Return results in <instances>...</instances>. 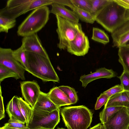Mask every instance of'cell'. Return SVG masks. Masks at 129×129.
<instances>
[{
	"label": "cell",
	"instance_id": "5bb4252c",
	"mask_svg": "<svg viewBox=\"0 0 129 129\" xmlns=\"http://www.w3.org/2000/svg\"><path fill=\"white\" fill-rule=\"evenodd\" d=\"M117 75V73L112 69L102 68L97 69L94 73L82 76L80 81L82 83V86L85 88L89 83L95 80L103 78L111 79Z\"/></svg>",
	"mask_w": 129,
	"mask_h": 129
},
{
	"label": "cell",
	"instance_id": "2e32d148",
	"mask_svg": "<svg viewBox=\"0 0 129 129\" xmlns=\"http://www.w3.org/2000/svg\"><path fill=\"white\" fill-rule=\"evenodd\" d=\"M59 108L50 100L47 93L41 91L33 110L51 112Z\"/></svg>",
	"mask_w": 129,
	"mask_h": 129
},
{
	"label": "cell",
	"instance_id": "603a6c76",
	"mask_svg": "<svg viewBox=\"0 0 129 129\" xmlns=\"http://www.w3.org/2000/svg\"><path fill=\"white\" fill-rule=\"evenodd\" d=\"M123 107L121 106H111L104 108L99 114L101 123L103 124L106 123L114 113Z\"/></svg>",
	"mask_w": 129,
	"mask_h": 129
},
{
	"label": "cell",
	"instance_id": "7dc6e473",
	"mask_svg": "<svg viewBox=\"0 0 129 129\" xmlns=\"http://www.w3.org/2000/svg\"><path fill=\"white\" fill-rule=\"evenodd\" d=\"M0 129H3L1 127H0Z\"/></svg>",
	"mask_w": 129,
	"mask_h": 129
},
{
	"label": "cell",
	"instance_id": "484cf974",
	"mask_svg": "<svg viewBox=\"0 0 129 129\" xmlns=\"http://www.w3.org/2000/svg\"><path fill=\"white\" fill-rule=\"evenodd\" d=\"M16 19H10L0 16V32L8 33L9 29L16 25Z\"/></svg>",
	"mask_w": 129,
	"mask_h": 129
},
{
	"label": "cell",
	"instance_id": "5b68a950",
	"mask_svg": "<svg viewBox=\"0 0 129 129\" xmlns=\"http://www.w3.org/2000/svg\"><path fill=\"white\" fill-rule=\"evenodd\" d=\"M56 17L57 26L56 31L59 41L57 46L61 50H65L75 39L78 32L82 29L81 25L58 16Z\"/></svg>",
	"mask_w": 129,
	"mask_h": 129
},
{
	"label": "cell",
	"instance_id": "1f68e13d",
	"mask_svg": "<svg viewBox=\"0 0 129 129\" xmlns=\"http://www.w3.org/2000/svg\"><path fill=\"white\" fill-rule=\"evenodd\" d=\"M117 77L120 80L124 91H129V74L123 71L121 75Z\"/></svg>",
	"mask_w": 129,
	"mask_h": 129
},
{
	"label": "cell",
	"instance_id": "8992f818",
	"mask_svg": "<svg viewBox=\"0 0 129 129\" xmlns=\"http://www.w3.org/2000/svg\"><path fill=\"white\" fill-rule=\"evenodd\" d=\"M59 108L51 112L33 110L31 118L26 126L29 129L41 127L54 129L60 121Z\"/></svg>",
	"mask_w": 129,
	"mask_h": 129
},
{
	"label": "cell",
	"instance_id": "4fadbf2b",
	"mask_svg": "<svg viewBox=\"0 0 129 129\" xmlns=\"http://www.w3.org/2000/svg\"><path fill=\"white\" fill-rule=\"evenodd\" d=\"M111 33L113 47L119 48L125 45L129 41V20L116 27Z\"/></svg>",
	"mask_w": 129,
	"mask_h": 129
},
{
	"label": "cell",
	"instance_id": "d4e9b609",
	"mask_svg": "<svg viewBox=\"0 0 129 129\" xmlns=\"http://www.w3.org/2000/svg\"><path fill=\"white\" fill-rule=\"evenodd\" d=\"M91 39L94 41L106 44L109 42V38L104 31L99 28L93 27Z\"/></svg>",
	"mask_w": 129,
	"mask_h": 129
},
{
	"label": "cell",
	"instance_id": "83f0119b",
	"mask_svg": "<svg viewBox=\"0 0 129 129\" xmlns=\"http://www.w3.org/2000/svg\"><path fill=\"white\" fill-rule=\"evenodd\" d=\"M58 87L67 95L72 104L76 103L78 100V97L76 91L73 88L66 86H61Z\"/></svg>",
	"mask_w": 129,
	"mask_h": 129
},
{
	"label": "cell",
	"instance_id": "ffe728a7",
	"mask_svg": "<svg viewBox=\"0 0 129 129\" xmlns=\"http://www.w3.org/2000/svg\"><path fill=\"white\" fill-rule=\"evenodd\" d=\"M119 48V61L122 66L123 71L129 74V46L124 45Z\"/></svg>",
	"mask_w": 129,
	"mask_h": 129
},
{
	"label": "cell",
	"instance_id": "ab89813d",
	"mask_svg": "<svg viewBox=\"0 0 129 129\" xmlns=\"http://www.w3.org/2000/svg\"><path fill=\"white\" fill-rule=\"evenodd\" d=\"M125 20H129V10H126L125 15Z\"/></svg>",
	"mask_w": 129,
	"mask_h": 129
},
{
	"label": "cell",
	"instance_id": "44dd1931",
	"mask_svg": "<svg viewBox=\"0 0 129 129\" xmlns=\"http://www.w3.org/2000/svg\"><path fill=\"white\" fill-rule=\"evenodd\" d=\"M18 99L19 107L25 119L26 125L28 123L31 118L33 110L31 106L21 98L18 97Z\"/></svg>",
	"mask_w": 129,
	"mask_h": 129
},
{
	"label": "cell",
	"instance_id": "4316f807",
	"mask_svg": "<svg viewBox=\"0 0 129 129\" xmlns=\"http://www.w3.org/2000/svg\"><path fill=\"white\" fill-rule=\"evenodd\" d=\"M12 77L16 80L20 79L18 75L14 71L7 67L0 64V83L6 78Z\"/></svg>",
	"mask_w": 129,
	"mask_h": 129
},
{
	"label": "cell",
	"instance_id": "4dcf8cb0",
	"mask_svg": "<svg viewBox=\"0 0 129 129\" xmlns=\"http://www.w3.org/2000/svg\"><path fill=\"white\" fill-rule=\"evenodd\" d=\"M53 3V0H33L30 6L29 11L38 8L51 5Z\"/></svg>",
	"mask_w": 129,
	"mask_h": 129
},
{
	"label": "cell",
	"instance_id": "836d02e7",
	"mask_svg": "<svg viewBox=\"0 0 129 129\" xmlns=\"http://www.w3.org/2000/svg\"><path fill=\"white\" fill-rule=\"evenodd\" d=\"M123 91V87L120 84L114 86L104 91L103 93L106 94L109 98L115 94Z\"/></svg>",
	"mask_w": 129,
	"mask_h": 129
},
{
	"label": "cell",
	"instance_id": "e0dca14e",
	"mask_svg": "<svg viewBox=\"0 0 129 129\" xmlns=\"http://www.w3.org/2000/svg\"><path fill=\"white\" fill-rule=\"evenodd\" d=\"M18 97L15 95L8 103L6 111L10 119H14L26 124L25 119L22 114L19 107Z\"/></svg>",
	"mask_w": 129,
	"mask_h": 129
},
{
	"label": "cell",
	"instance_id": "e575fe53",
	"mask_svg": "<svg viewBox=\"0 0 129 129\" xmlns=\"http://www.w3.org/2000/svg\"><path fill=\"white\" fill-rule=\"evenodd\" d=\"M109 98L106 94L102 93L97 98V100L95 106V109L96 110L100 109L104 105Z\"/></svg>",
	"mask_w": 129,
	"mask_h": 129
},
{
	"label": "cell",
	"instance_id": "c3c4849f",
	"mask_svg": "<svg viewBox=\"0 0 129 129\" xmlns=\"http://www.w3.org/2000/svg\"><path fill=\"white\" fill-rule=\"evenodd\" d=\"M128 129H129V127H128Z\"/></svg>",
	"mask_w": 129,
	"mask_h": 129
},
{
	"label": "cell",
	"instance_id": "60d3db41",
	"mask_svg": "<svg viewBox=\"0 0 129 129\" xmlns=\"http://www.w3.org/2000/svg\"><path fill=\"white\" fill-rule=\"evenodd\" d=\"M1 127L3 129H21L17 128L10 127L5 125Z\"/></svg>",
	"mask_w": 129,
	"mask_h": 129
},
{
	"label": "cell",
	"instance_id": "ac0fdd59",
	"mask_svg": "<svg viewBox=\"0 0 129 129\" xmlns=\"http://www.w3.org/2000/svg\"><path fill=\"white\" fill-rule=\"evenodd\" d=\"M111 106L129 107V91H124L110 97L104 105V108Z\"/></svg>",
	"mask_w": 129,
	"mask_h": 129
},
{
	"label": "cell",
	"instance_id": "ee69618b",
	"mask_svg": "<svg viewBox=\"0 0 129 129\" xmlns=\"http://www.w3.org/2000/svg\"><path fill=\"white\" fill-rule=\"evenodd\" d=\"M125 45L129 46V41L127 42Z\"/></svg>",
	"mask_w": 129,
	"mask_h": 129
},
{
	"label": "cell",
	"instance_id": "f6af8a7d",
	"mask_svg": "<svg viewBox=\"0 0 129 129\" xmlns=\"http://www.w3.org/2000/svg\"><path fill=\"white\" fill-rule=\"evenodd\" d=\"M57 129H66L64 128H59V127H58Z\"/></svg>",
	"mask_w": 129,
	"mask_h": 129
},
{
	"label": "cell",
	"instance_id": "7402d4cb",
	"mask_svg": "<svg viewBox=\"0 0 129 129\" xmlns=\"http://www.w3.org/2000/svg\"><path fill=\"white\" fill-rule=\"evenodd\" d=\"M78 17L79 20L86 23L92 24L95 21V16L91 13L75 6L72 9Z\"/></svg>",
	"mask_w": 129,
	"mask_h": 129
},
{
	"label": "cell",
	"instance_id": "bcb514c9",
	"mask_svg": "<svg viewBox=\"0 0 129 129\" xmlns=\"http://www.w3.org/2000/svg\"><path fill=\"white\" fill-rule=\"evenodd\" d=\"M127 108V109L128 112L129 113V107Z\"/></svg>",
	"mask_w": 129,
	"mask_h": 129
},
{
	"label": "cell",
	"instance_id": "d590c367",
	"mask_svg": "<svg viewBox=\"0 0 129 129\" xmlns=\"http://www.w3.org/2000/svg\"><path fill=\"white\" fill-rule=\"evenodd\" d=\"M1 87H0V120L4 118L5 117V111L3 102V97L2 95Z\"/></svg>",
	"mask_w": 129,
	"mask_h": 129
},
{
	"label": "cell",
	"instance_id": "6da1fadb",
	"mask_svg": "<svg viewBox=\"0 0 129 129\" xmlns=\"http://www.w3.org/2000/svg\"><path fill=\"white\" fill-rule=\"evenodd\" d=\"M59 109L67 129H87L90 126L93 114L86 106H68Z\"/></svg>",
	"mask_w": 129,
	"mask_h": 129
},
{
	"label": "cell",
	"instance_id": "7a4b0ae2",
	"mask_svg": "<svg viewBox=\"0 0 129 129\" xmlns=\"http://www.w3.org/2000/svg\"><path fill=\"white\" fill-rule=\"evenodd\" d=\"M28 68L26 71L44 82H59V79L49 58L26 52Z\"/></svg>",
	"mask_w": 129,
	"mask_h": 129
},
{
	"label": "cell",
	"instance_id": "30bf717a",
	"mask_svg": "<svg viewBox=\"0 0 129 129\" xmlns=\"http://www.w3.org/2000/svg\"><path fill=\"white\" fill-rule=\"evenodd\" d=\"M20 84L22 96L33 109L41 91L40 87L34 80L22 81Z\"/></svg>",
	"mask_w": 129,
	"mask_h": 129
},
{
	"label": "cell",
	"instance_id": "d6a6232c",
	"mask_svg": "<svg viewBox=\"0 0 129 129\" xmlns=\"http://www.w3.org/2000/svg\"><path fill=\"white\" fill-rule=\"evenodd\" d=\"M25 123L20 122L14 119H10L8 122L5 123V126L15 128L21 129H29Z\"/></svg>",
	"mask_w": 129,
	"mask_h": 129
},
{
	"label": "cell",
	"instance_id": "f1b7e54d",
	"mask_svg": "<svg viewBox=\"0 0 129 129\" xmlns=\"http://www.w3.org/2000/svg\"><path fill=\"white\" fill-rule=\"evenodd\" d=\"M75 6L91 13L92 6L90 0H71Z\"/></svg>",
	"mask_w": 129,
	"mask_h": 129
},
{
	"label": "cell",
	"instance_id": "cb8c5ba5",
	"mask_svg": "<svg viewBox=\"0 0 129 129\" xmlns=\"http://www.w3.org/2000/svg\"><path fill=\"white\" fill-rule=\"evenodd\" d=\"M12 54L14 58L20 63L25 70L27 69L28 64L26 51L22 45L16 50H13Z\"/></svg>",
	"mask_w": 129,
	"mask_h": 129
},
{
	"label": "cell",
	"instance_id": "ba28073f",
	"mask_svg": "<svg viewBox=\"0 0 129 129\" xmlns=\"http://www.w3.org/2000/svg\"><path fill=\"white\" fill-rule=\"evenodd\" d=\"M13 50L11 48H0V64L11 70L18 75L20 79L25 80V69L14 58L12 54Z\"/></svg>",
	"mask_w": 129,
	"mask_h": 129
},
{
	"label": "cell",
	"instance_id": "74e56055",
	"mask_svg": "<svg viewBox=\"0 0 129 129\" xmlns=\"http://www.w3.org/2000/svg\"><path fill=\"white\" fill-rule=\"evenodd\" d=\"M118 5L126 9L129 10V0H114Z\"/></svg>",
	"mask_w": 129,
	"mask_h": 129
},
{
	"label": "cell",
	"instance_id": "277c9868",
	"mask_svg": "<svg viewBox=\"0 0 129 129\" xmlns=\"http://www.w3.org/2000/svg\"><path fill=\"white\" fill-rule=\"evenodd\" d=\"M50 13L47 6L34 10L19 26L18 35L23 37L37 33L47 23Z\"/></svg>",
	"mask_w": 129,
	"mask_h": 129
},
{
	"label": "cell",
	"instance_id": "7c38bea8",
	"mask_svg": "<svg viewBox=\"0 0 129 129\" xmlns=\"http://www.w3.org/2000/svg\"><path fill=\"white\" fill-rule=\"evenodd\" d=\"M21 45L26 52L37 54L49 58L37 33L23 37Z\"/></svg>",
	"mask_w": 129,
	"mask_h": 129
},
{
	"label": "cell",
	"instance_id": "9c48e42d",
	"mask_svg": "<svg viewBox=\"0 0 129 129\" xmlns=\"http://www.w3.org/2000/svg\"><path fill=\"white\" fill-rule=\"evenodd\" d=\"M90 48L88 37L82 30L78 33L75 39L68 44L67 49L69 53L77 56H83Z\"/></svg>",
	"mask_w": 129,
	"mask_h": 129
},
{
	"label": "cell",
	"instance_id": "8fae6325",
	"mask_svg": "<svg viewBox=\"0 0 129 129\" xmlns=\"http://www.w3.org/2000/svg\"><path fill=\"white\" fill-rule=\"evenodd\" d=\"M103 125L105 129H128L129 113L127 107H123Z\"/></svg>",
	"mask_w": 129,
	"mask_h": 129
},
{
	"label": "cell",
	"instance_id": "8d00e7d4",
	"mask_svg": "<svg viewBox=\"0 0 129 129\" xmlns=\"http://www.w3.org/2000/svg\"><path fill=\"white\" fill-rule=\"evenodd\" d=\"M54 3L68 6L72 10L74 6L71 0H53Z\"/></svg>",
	"mask_w": 129,
	"mask_h": 129
},
{
	"label": "cell",
	"instance_id": "9a60e30c",
	"mask_svg": "<svg viewBox=\"0 0 129 129\" xmlns=\"http://www.w3.org/2000/svg\"><path fill=\"white\" fill-rule=\"evenodd\" d=\"M47 94L50 100L58 108L72 104L67 95L58 87L53 88Z\"/></svg>",
	"mask_w": 129,
	"mask_h": 129
},
{
	"label": "cell",
	"instance_id": "f35d334b",
	"mask_svg": "<svg viewBox=\"0 0 129 129\" xmlns=\"http://www.w3.org/2000/svg\"><path fill=\"white\" fill-rule=\"evenodd\" d=\"M102 124L99 123L89 129H100Z\"/></svg>",
	"mask_w": 129,
	"mask_h": 129
},
{
	"label": "cell",
	"instance_id": "3957f363",
	"mask_svg": "<svg viewBox=\"0 0 129 129\" xmlns=\"http://www.w3.org/2000/svg\"><path fill=\"white\" fill-rule=\"evenodd\" d=\"M126 10L114 0H110L96 14L95 21L111 33L125 21V15Z\"/></svg>",
	"mask_w": 129,
	"mask_h": 129
},
{
	"label": "cell",
	"instance_id": "52a82bcc",
	"mask_svg": "<svg viewBox=\"0 0 129 129\" xmlns=\"http://www.w3.org/2000/svg\"><path fill=\"white\" fill-rule=\"evenodd\" d=\"M33 0H9L6 6L0 10V16L10 19H16L29 11Z\"/></svg>",
	"mask_w": 129,
	"mask_h": 129
},
{
	"label": "cell",
	"instance_id": "7bdbcfd3",
	"mask_svg": "<svg viewBox=\"0 0 129 129\" xmlns=\"http://www.w3.org/2000/svg\"><path fill=\"white\" fill-rule=\"evenodd\" d=\"M48 129L46 128H44L43 127H39V128H37L36 129Z\"/></svg>",
	"mask_w": 129,
	"mask_h": 129
},
{
	"label": "cell",
	"instance_id": "f546056e",
	"mask_svg": "<svg viewBox=\"0 0 129 129\" xmlns=\"http://www.w3.org/2000/svg\"><path fill=\"white\" fill-rule=\"evenodd\" d=\"M92 8L91 13L94 16L96 13L109 3L110 0H90Z\"/></svg>",
	"mask_w": 129,
	"mask_h": 129
},
{
	"label": "cell",
	"instance_id": "b9f144b4",
	"mask_svg": "<svg viewBox=\"0 0 129 129\" xmlns=\"http://www.w3.org/2000/svg\"><path fill=\"white\" fill-rule=\"evenodd\" d=\"M100 129H105L103 124H102Z\"/></svg>",
	"mask_w": 129,
	"mask_h": 129
},
{
	"label": "cell",
	"instance_id": "d6986e66",
	"mask_svg": "<svg viewBox=\"0 0 129 129\" xmlns=\"http://www.w3.org/2000/svg\"><path fill=\"white\" fill-rule=\"evenodd\" d=\"M52 8L50 13L60 16L69 20L78 23L79 19L73 11L66 8L65 6L53 3L51 5Z\"/></svg>",
	"mask_w": 129,
	"mask_h": 129
}]
</instances>
